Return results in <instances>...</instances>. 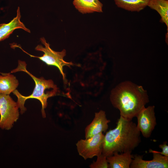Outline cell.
<instances>
[{"mask_svg": "<svg viewBox=\"0 0 168 168\" xmlns=\"http://www.w3.org/2000/svg\"><path fill=\"white\" fill-rule=\"evenodd\" d=\"M110 99L120 116L130 120L136 117L149 102L147 91L142 86L129 81L121 82L113 88Z\"/></svg>", "mask_w": 168, "mask_h": 168, "instance_id": "cell-1", "label": "cell"}, {"mask_svg": "<svg viewBox=\"0 0 168 168\" xmlns=\"http://www.w3.org/2000/svg\"><path fill=\"white\" fill-rule=\"evenodd\" d=\"M140 133L132 120L120 116L116 128L104 135L102 154L107 157L115 152L132 151L141 142Z\"/></svg>", "mask_w": 168, "mask_h": 168, "instance_id": "cell-2", "label": "cell"}, {"mask_svg": "<svg viewBox=\"0 0 168 168\" xmlns=\"http://www.w3.org/2000/svg\"><path fill=\"white\" fill-rule=\"evenodd\" d=\"M19 71L24 72L29 75L34 80L35 87L32 93L28 96H25L21 94L17 90L12 92L17 97V103L20 109L21 114L26 110L24 106L25 101L30 98L35 99L39 100L42 105L41 112L43 118L46 117L44 109L47 105L48 98L56 95L58 92V89L51 79L46 80L43 77L37 78L32 75L26 69V64L24 61L19 60L17 68L12 70L11 73Z\"/></svg>", "mask_w": 168, "mask_h": 168, "instance_id": "cell-3", "label": "cell"}, {"mask_svg": "<svg viewBox=\"0 0 168 168\" xmlns=\"http://www.w3.org/2000/svg\"><path fill=\"white\" fill-rule=\"evenodd\" d=\"M40 40L44 47L41 44H38L35 47V49L37 51L44 53L43 55L41 56L30 55L23 50L18 45H17V47L20 48L31 57L38 58L48 65L53 66L57 67L62 76L63 80L64 82H66V76L63 71V67L67 66L70 67L71 66L74 65L72 62H66L64 60V57L66 55V50L63 49L60 52L54 51L50 48L49 44L46 42L44 37H41Z\"/></svg>", "mask_w": 168, "mask_h": 168, "instance_id": "cell-4", "label": "cell"}, {"mask_svg": "<svg viewBox=\"0 0 168 168\" xmlns=\"http://www.w3.org/2000/svg\"><path fill=\"white\" fill-rule=\"evenodd\" d=\"M19 106L8 95L0 94V128L9 130L19 118Z\"/></svg>", "mask_w": 168, "mask_h": 168, "instance_id": "cell-5", "label": "cell"}, {"mask_svg": "<svg viewBox=\"0 0 168 168\" xmlns=\"http://www.w3.org/2000/svg\"><path fill=\"white\" fill-rule=\"evenodd\" d=\"M104 137L101 133L78 141L76 145L79 155L86 160L102 154Z\"/></svg>", "mask_w": 168, "mask_h": 168, "instance_id": "cell-6", "label": "cell"}, {"mask_svg": "<svg viewBox=\"0 0 168 168\" xmlns=\"http://www.w3.org/2000/svg\"><path fill=\"white\" fill-rule=\"evenodd\" d=\"M155 106L143 108L137 114V127L146 138L150 137L156 124L154 111Z\"/></svg>", "mask_w": 168, "mask_h": 168, "instance_id": "cell-7", "label": "cell"}, {"mask_svg": "<svg viewBox=\"0 0 168 168\" xmlns=\"http://www.w3.org/2000/svg\"><path fill=\"white\" fill-rule=\"evenodd\" d=\"M149 152L153 154L152 160L146 161L143 159V156L135 155L133 157L130 166L131 168H167L168 157L161 155L158 151L149 150Z\"/></svg>", "mask_w": 168, "mask_h": 168, "instance_id": "cell-8", "label": "cell"}, {"mask_svg": "<svg viewBox=\"0 0 168 168\" xmlns=\"http://www.w3.org/2000/svg\"><path fill=\"white\" fill-rule=\"evenodd\" d=\"M110 122V121L107 119L105 111L100 110L95 113L93 120L85 128L86 138H90L102 132H105L108 128V124Z\"/></svg>", "mask_w": 168, "mask_h": 168, "instance_id": "cell-9", "label": "cell"}, {"mask_svg": "<svg viewBox=\"0 0 168 168\" xmlns=\"http://www.w3.org/2000/svg\"><path fill=\"white\" fill-rule=\"evenodd\" d=\"M21 17L20 7H18L15 17L7 23L0 24V42L8 38L16 29H21L27 32L30 33V30L21 21Z\"/></svg>", "mask_w": 168, "mask_h": 168, "instance_id": "cell-10", "label": "cell"}, {"mask_svg": "<svg viewBox=\"0 0 168 168\" xmlns=\"http://www.w3.org/2000/svg\"><path fill=\"white\" fill-rule=\"evenodd\" d=\"M132 152L128 151L120 154L115 152L106 157L109 168H129L133 157Z\"/></svg>", "mask_w": 168, "mask_h": 168, "instance_id": "cell-11", "label": "cell"}, {"mask_svg": "<svg viewBox=\"0 0 168 168\" xmlns=\"http://www.w3.org/2000/svg\"><path fill=\"white\" fill-rule=\"evenodd\" d=\"M73 4L83 14L102 12L103 4L99 0H74Z\"/></svg>", "mask_w": 168, "mask_h": 168, "instance_id": "cell-12", "label": "cell"}, {"mask_svg": "<svg viewBox=\"0 0 168 168\" xmlns=\"http://www.w3.org/2000/svg\"><path fill=\"white\" fill-rule=\"evenodd\" d=\"M0 75V94L9 95L18 87L19 82L16 77L10 73Z\"/></svg>", "mask_w": 168, "mask_h": 168, "instance_id": "cell-13", "label": "cell"}, {"mask_svg": "<svg viewBox=\"0 0 168 168\" xmlns=\"http://www.w3.org/2000/svg\"><path fill=\"white\" fill-rule=\"evenodd\" d=\"M119 7L131 12H139L147 6L149 0H114Z\"/></svg>", "mask_w": 168, "mask_h": 168, "instance_id": "cell-14", "label": "cell"}, {"mask_svg": "<svg viewBox=\"0 0 168 168\" xmlns=\"http://www.w3.org/2000/svg\"><path fill=\"white\" fill-rule=\"evenodd\" d=\"M147 6L160 14L161 21L166 24L168 30V0H149Z\"/></svg>", "mask_w": 168, "mask_h": 168, "instance_id": "cell-15", "label": "cell"}, {"mask_svg": "<svg viewBox=\"0 0 168 168\" xmlns=\"http://www.w3.org/2000/svg\"><path fill=\"white\" fill-rule=\"evenodd\" d=\"M96 161L93 162L89 166L91 168H108V164L107 162L106 157L101 154L97 156Z\"/></svg>", "mask_w": 168, "mask_h": 168, "instance_id": "cell-16", "label": "cell"}, {"mask_svg": "<svg viewBox=\"0 0 168 168\" xmlns=\"http://www.w3.org/2000/svg\"><path fill=\"white\" fill-rule=\"evenodd\" d=\"M159 147L162 149V151H158V152L162 155L168 157V146L167 145V142H165L162 144L159 145Z\"/></svg>", "mask_w": 168, "mask_h": 168, "instance_id": "cell-17", "label": "cell"}]
</instances>
